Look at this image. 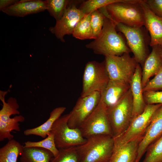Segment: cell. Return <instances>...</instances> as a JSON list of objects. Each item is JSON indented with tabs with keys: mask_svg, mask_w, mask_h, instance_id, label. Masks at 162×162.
Here are the masks:
<instances>
[{
	"mask_svg": "<svg viewBox=\"0 0 162 162\" xmlns=\"http://www.w3.org/2000/svg\"><path fill=\"white\" fill-rule=\"evenodd\" d=\"M122 35L117 32L113 21L105 17L101 33L86 46L93 50L95 53L105 56L130 53L131 51Z\"/></svg>",
	"mask_w": 162,
	"mask_h": 162,
	"instance_id": "1",
	"label": "cell"
},
{
	"mask_svg": "<svg viewBox=\"0 0 162 162\" xmlns=\"http://www.w3.org/2000/svg\"><path fill=\"white\" fill-rule=\"evenodd\" d=\"M86 139L84 144L76 147L80 162H109L114 146L113 137L98 135Z\"/></svg>",
	"mask_w": 162,
	"mask_h": 162,
	"instance_id": "2",
	"label": "cell"
},
{
	"mask_svg": "<svg viewBox=\"0 0 162 162\" xmlns=\"http://www.w3.org/2000/svg\"><path fill=\"white\" fill-rule=\"evenodd\" d=\"M142 0H124L105 7L109 14L106 17L116 23L133 27L144 26L145 17L141 4Z\"/></svg>",
	"mask_w": 162,
	"mask_h": 162,
	"instance_id": "3",
	"label": "cell"
},
{
	"mask_svg": "<svg viewBox=\"0 0 162 162\" xmlns=\"http://www.w3.org/2000/svg\"><path fill=\"white\" fill-rule=\"evenodd\" d=\"M117 32L124 36L134 57L142 68L149 54L150 37L144 26L133 27L121 23H115Z\"/></svg>",
	"mask_w": 162,
	"mask_h": 162,
	"instance_id": "4",
	"label": "cell"
},
{
	"mask_svg": "<svg viewBox=\"0 0 162 162\" xmlns=\"http://www.w3.org/2000/svg\"><path fill=\"white\" fill-rule=\"evenodd\" d=\"M133 100L130 88L115 104L107 109L113 138L127 130L133 119Z\"/></svg>",
	"mask_w": 162,
	"mask_h": 162,
	"instance_id": "5",
	"label": "cell"
},
{
	"mask_svg": "<svg viewBox=\"0 0 162 162\" xmlns=\"http://www.w3.org/2000/svg\"><path fill=\"white\" fill-rule=\"evenodd\" d=\"M105 57L104 61L110 80L130 84L139 64L134 58L132 57L129 53Z\"/></svg>",
	"mask_w": 162,
	"mask_h": 162,
	"instance_id": "6",
	"label": "cell"
},
{
	"mask_svg": "<svg viewBox=\"0 0 162 162\" xmlns=\"http://www.w3.org/2000/svg\"><path fill=\"white\" fill-rule=\"evenodd\" d=\"M109 80L104 61L101 62L95 61L88 62L83 75L80 97H85L95 92L102 93Z\"/></svg>",
	"mask_w": 162,
	"mask_h": 162,
	"instance_id": "7",
	"label": "cell"
},
{
	"mask_svg": "<svg viewBox=\"0 0 162 162\" xmlns=\"http://www.w3.org/2000/svg\"><path fill=\"white\" fill-rule=\"evenodd\" d=\"M79 128L83 136L86 139L98 135L113 137L107 108L101 99L95 110Z\"/></svg>",
	"mask_w": 162,
	"mask_h": 162,
	"instance_id": "8",
	"label": "cell"
},
{
	"mask_svg": "<svg viewBox=\"0 0 162 162\" xmlns=\"http://www.w3.org/2000/svg\"><path fill=\"white\" fill-rule=\"evenodd\" d=\"M69 113L61 116L53 124L51 132L54 135L55 144L58 149L76 147L85 143L79 128H71L68 125Z\"/></svg>",
	"mask_w": 162,
	"mask_h": 162,
	"instance_id": "9",
	"label": "cell"
},
{
	"mask_svg": "<svg viewBox=\"0 0 162 162\" xmlns=\"http://www.w3.org/2000/svg\"><path fill=\"white\" fill-rule=\"evenodd\" d=\"M162 105L146 104L143 112L133 119L124 132L119 136L114 138V145H122L144 136L151 122L153 114Z\"/></svg>",
	"mask_w": 162,
	"mask_h": 162,
	"instance_id": "10",
	"label": "cell"
},
{
	"mask_svg": "<svg viewBox=\"0 0 162 162\" xmlns=\"http://www.w3.org/2000/svg\"><path fill=\"white\" fill-rule=\"evenodd\" d=\"M82 2L71 0L62 18L49 28V31L62 42H65V35L72 34L77 23L86 15L76 6Z\"/></svg>",
	"mask_w": 162,
	"mask_h": 162,
	"instance_id": "11",
	"label": "cell"
},
{
	"mask_svg": "<svg viewBox=\"0 0 162 162\" xmlns=\"http://www.w3.org/2000/svg\"><path fill=\"white\" fill-rule=\"evenodd\" d=\"M101 95V93L95 92L85 97H80L69 113V127L71 128H79L96 107L100 101Z\"/></svg>",
	"mask_w": 162,
	"mask_h": 162,
	"instance_id": "12",
	"label": "cell"
},
{
	"mask_svg": "<svg viewBox=\"0 0 162 162\" xmlns=\"http://www.w3.org/2000/svg\"><path fill=\"white\" fill-rule=\"evenodd\" d=\"M162 136V105L153 114L151 122L140 142L134 162H140L149 146Z\"/></svg>",
	"mask_w": 162,
	"mask_h": 162,
	"instance_id": "13",
	"label": "cell"
},
{
	"mask_svg": "<svg viewBox=\"0 0 162 162\" xmlns=\"http://www.w3.org/2000/svg\"><path fill=\"white\" fill-rule=\"evenodd\" d=\"M141 4L145 17L144 26L150 37V46L162 45V16H158L149 9L145 0H142Z\"/></svg>",
	"mask_w": 162,
	"mask_h": 162,
	"instance_id": "14",
	"label": "cell"
},
{
	"mask_svg": "<svg viewBox=\"0 0 162 162\" xmlns=\"http://www.w3.org/2000/svg\"><path fill=\"white\" fill-rule=\"evenodd\" d=\"M46 10V0H21L2 11L10 16L23 17Z\"/></svg>",
	"mask_w": 162,
	"mask_h": 162,
	"instance_id": "15",
	"label": "cell"
},
{
	"mask_svg": "<svg viewBox=\"0 0 162 162\" xmlns=\"http://www.w3.org/2000/svg\"><path fill=\"white\" fill-rule=\"evenodd\" d=\"M142 70L141 66L139 64L130 83L133 97V119L143 112L146 105L142 84Z\"/></svg>",
	"mask_w": 162,
	"mask_h": 162,
	"instance_id": "16",
	"label": "cell"
},
{
	"mask_svg": "<svg viewBox=\"0 0 162 162\" xmlns=\"http://www.w3.org/2000/svg\"><path fill=\"white\" fill-rule=\"evenodd\" d=\"M130 84L110 80L101 93V99L107 109L117 103L130 88Z\"/></svg>",
	"mask_w": 162,
	"mask_h": 162,
	"instance_id": "17",
	"label": "cell"
},
{
	"mask_svg": "<svg viewBox=\"0 0 162 162\" xmlns=\"http://www.w3.org/2000/svg\"><path fill=\"white\" fill-rule=\"evenodd\" d=\"M160 46L159 45L152 46V51L144 63L142 69L141 82L142 89L149 79L157 74L162 68Z\"/></svg>",
	"mask_w": 162,
	"mask_h": 162,
	"instance_id": "18",
	"label": "cell"
},
{
	"mask_svg": "<svg viewBox=\"0 0 162 162\" xmlns=\"http://www.w3.org/2000/svg\"><path fill=\"white\" fill-rule=\"evenodd\" d=\"M144 136L122 145H114L109 162H134L139 144Z\"/></svg>",
	"mask_w": 162,
	"mask_h": 162,
	"instance_id": "19",
	"label": "cell"
},
{
	"mask_svg": "<svg viewBox=\"0 0 162 162\" xmlns=\"http://www.w3.org/2000/svg\"><path fill=\"white\" fill-rule=\"evenodd\" d=\"M66 109V108L64 106L55 108L50 112L48 119L43 124L36 127L25 130L24 134L26 136L33 135L45 138L51 132L54 122L61 116Z\"/></svg>",
	"mask_w": 162,
	"mask_h": 162,
	"instance_id": "20",
	"label": "cell"
},
{
	"mask_svg": "<svg viewBox=\"0 0 162 162\" xmlns=\"http://www.w3.org/2000/svg\"><path fill=\"white\" fill-rule=\"evenodd\" d=\"M6 92L0 91V98L3 103L2 107L0 110V123L2 124L10 125L13 122V118L10 116L13 115L19 114L18 110L19 105L16 99L12 97L8 98L7 102L5 101V95Z\"/></svg>",
	"mask_w": 162,
	"mask_h": 162,
	"instance_id": "21",
	"label": "cell"
},
{
	"mask_svg": "<svg viewBox=\"0 0 162 162\" xmlns=\"http://www.w3.org/2000/svg\"><path fill=\"white\" fill-rule=\"evenodd\" d=\"M20 155V162H50L54 157L50 151L38 147H24Z\"/></svg>",
	"mask_w": 162,
	"mask_h": 162,
	"instance_id": "22",
	"label": "cell"
},
{
	"mask_svg": "<svg viewBox=\"0 0 162 162\" xmlns=\"http://www.w3.org/2000/svg\"><path fill=\"white\" fill-rule=\"evenodd\" d=\"M24 148V146L14 139L8 140L0 149V162H17Z\"/></svg>",
	"mask_w": 162,
	"mask_h": 162,
	"instance_id": "23",
	"label": "cell"
},
{
	"mask_svg": "<svg viewBox=\"0 0 162 162\" xmlns=\"http://www.w3.org/2000/svg\"><path fill=\"white\" fill-rule=\"evenodd\" d=\"M91 15L86 14L77 23L72 33L76 38L84 40L95 39L90 24Z\"/></svg>",
	"mask_w": 162,
	"mask_h": 162,
	"instance_id": "24",
	"label": "cell"
},
{
	"mask_svg": "<svg viewBox=\"0 0 162 162\" xmlns=\"http://www.w3.org/2000/svg\"><path fill=\"white\" fill-rule=\"evenodd\" d=\"M71 0H46V10L56 22L63 16Z\"/></svg>",
	"mask_w": 162,
	"mask_h": 162,
	"instance_id": "25",
	"label": "cell"
},
{
	"mask_svg": "<svg viewBox=\"0 0 162 162\" xmlns=\"http://www.w3.org/2000/svg\"><path fill=\"white\" fill-rule=\"evenodd\" d=\"M24 146L25 148L38 147L46 149L51 152L54 157L56 156L59 152L56 146L54 134L51 132L43 140L37 142L27 141L25 142Z\"/></svg>",
	"mask_w": 162,
	"mask_h": 162,
	"instance_id": "26",
	"label": "cell"
},
{
	"mask_svg": "<svg viewBox=\"0 0 162 162\" xmlns=\"http://www.w3.org/2000/svg\"><path fill=\"white\" fill-rule=\"evenodd\" d=\"M142 162H162V136L147 148Z\"/></svg>",
	"mask_w": 162,
	"mask_h": 162,
	"instance_id": "27",
	"label": "cell"
},
{
	"mask_svg": "<svg viewBox=\"0 0 162 162\" xmlns=\"http://www.w3.org/2000/svg\"><path fill=\"white\" fill-rule=\"evenodd\" d=\"M124 0H88L83 1L79 7L85 14H90L95 10L106 7L111 4L123 2Z\"/></svg>",
	"mask_w": 162,
	"mask_h": 162,
	"instance_id": "28",
	"label": "cell"
},
{
	"mask_svg": "<svg viewBox=\"0 0 162 162\" xmlns=\"http://www.w3.org/2000/svg\"><path fill=\"white\" fill-rule=\"evenodd\" d=\"M57 155L53 157L50 162H80V158L76 147L59 149Z\"/></svg>",
	"mask_w": 162,
	"mask_h": 162,
	"instance_id": "29",
	"label": "cell"
},
{
	"mask_svg": "<svg viewBox=\"0 0 162 162\" xmlns=\"http://www.w3.org/2000/svg\"><path fill=\"white\" fill-rule=\"evenodd\" d=\"M91 15V26L96 39L101 33L105 17L99 10L92 12Z\"/></svg>",
	"mask_w": 162,
	"mask_h": 162,
	"instance_id": "30",
	"label": "cell"
},
{
	"mask_svg": "<svg viewBox=\"0 0 162 162\" xmlns=\"http://www.w3.org/2000/svg\"><path fill=\"white\" fill-rule=\"evenodd\" d=\"M162 89V68L154 77L147 82L142 89L143 92Z\"/></svg>",
	"mask_w": 162,
	"mask_h": 162,
	"instance_id": "31",
	"label": "cell"
},
{
	"mask_svg": "<svg viewBox=\"0 0 162 162\" xmlns=\"http://www.w3.org/2000/svg\"><path fill=\"white\" fill-rule=\"evenodd\" d=\"M143 95L146 104H162V91H146L143 92Z\"/></svg>",
	"mask_w": 162,
	"mask_h": 162,
	"instance_id": "32",
	"label": "cell"
},
{
	"mask_svg": "<svg viewBox=\"0 0 162 162\" xmlns=\"http://www.w3.org/2000/svg\"><path fill=\"white\" fill-rule=\"evenodd\" d=\"M145 1L153 13L162 16V0H145Z\"/></svg>",
	"mask_w": 162,
	"mask_h": 162,
	"instance_id": "33",
	"label": "cell"
},
{
	"mask_svg": "<svg viewBox=\"0 0 162 162\" xmlns=\"http://www.w3.org/2000/svg\"><path fill=\"white\" fill-rule=\"evenodd\" d=\"M19 1L17 0H0V10L2 11L5 9L14 4Z\"/></svg>",
	"mask_w": 162,
	"mask_h": 162,
	"instance_id": "34",
	"label": "cell"
},
{
	"mask_svg": "<svg viewBox=\"0 0 162 162\" xmlns=\"http://www.w3.org/2000/svg\"><path fill=\"white\" fill-rule=\"evenodd\" d=\"M160 51L161 55V58H162V45L160 46Z\"/></svg>",
	"mask_w": 162,
	"mask_h": 162,
	"instance_id": "35",
	"label": "cell"
}]
</instances>
